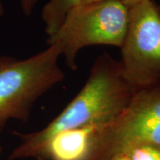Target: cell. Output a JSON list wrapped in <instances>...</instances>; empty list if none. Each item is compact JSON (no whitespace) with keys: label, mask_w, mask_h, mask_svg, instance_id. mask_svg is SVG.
Instances as JSON below:
<instances>
[{"label":"cell","mask_w":160,"mask_h":160,"mask_svg":"<svg viewBox=\"0 0 160 160\" xmlns=\"http://www.w3.org/2000/svg\"><path fill=\"white\" fill-rule=\"evenodd\" d=\"M134 91L124 76L120 61L108 53L99 55L85 85L57 117L39 131L16 133L20 142L8 160L37 159L44 145L59 132L107 125L128 105Z\"/></svg>","instance_id":"cell-1"},{"label":"cell","mask_w":160,"mask_h":160,"mask_svg":"<svg viewBox=\"0 0 160 160\" xmlns=\"http://www.w3.org/2000/svg\"><path fill=\"white\" fill-rule=\"evenodd\" d=\"M57 45L26 59L0 57V131L10 120L26 122L38 99L62 82Z\"/></svg>","instance_id":"cell-2"},{"label":"cell","mask_w":160,"mask_h":160,"mask_svg":"<svg viewBox=\"0 0 160 160\" xmlns=\"http://www.w3.org/2000/svg\"><path fill=\"white\" fill-rule=\"evenodd\" d=\"M129 22V8L119 0L80 4L71 9L57 32L48 37L57 45L65 64L75 71L77 57L84 48L111 45L121 48Z\"/></svg>","instance_id":"cell-3"},{"label":"cell","mask_w":160,"mask_h":160,"mask_svg":"<svg viewBox=\"0 0 160 160\" xmlns=\"http://www.w3.org/2000/svg\"><path fill=\"white\" fill-rule=\"evenodd\" d=\"M145 144L160 145V82L136 90L122 112L100 128L97 160H115Z\"/></svg>","instance_id":"cell-4"},{"label":"cell","mask_w":160,"mask_h":160,"mask_svg":"<svg viewBox=\"0 0 160 160\" xmlns=\"http://www.w3.org/2000/svg\"><path fill=\"white\" fill-rule=\"evenodd\" d=\"M120 61L134 91L160 82V12L152 0L129 8Z\"/></svg>","instance_id":"cell-5"},{"label":"cell","mask_w":160,"mask_h":160,"mask_svg":"<svg viewBox=\"0 0 160 160\" xmlns=\"http://www.w3.org/2000/svg\"><path fill=\"white\" fill-rule=\"evenodd\" d=\"M99 126H85L59 132L40 151L39 160H97Z\"/></svg>","instance_id":"cell-6"},{"label":"cell","mask_w":160,"mask_h":160,"mask_svg":"<svg viewBox=\"0 0 160 160\" xmlns=\"http://www.w3.org/2000/svg\"><path fill=\"white\" fill-rule=\"evenodd\" d=\"M80 4L81 0H48L41 13L48 37L54 34L68 13Z\"/></svg>","instance_id":"cell-7"},{"label":"cell","mask_w":160,"mask_h":160,"mask_svg":"<svg viewBox=\"0 0 160 160\" xmlns=\"http://www.w3.org/2000/svg\"><path fill=\"white\" fill-rule=\"evenodd\" d=\"M125 156L130 160H160V145H139L131 150Z\"/></svg>","instance_id":"cell-8"},{"label":"cell","mask_w":160,"mask_h":160,"mask_svg":"<svg viewBox=\"0 0 160 160\" xmlns=\"http://www.w3.org/2000/svg\"><path fill=\"white\" fill-rule=\"evenodd\" d=\"M42 0H19L22 11L26 17H30L35 7Z\"/></svg>","instance_id":"cell-9"},{"label":"cell","mask_w":160,"mask_h":160,"mask_svg":"<svg viewBox=\"0 0 160 160\" xmlns=\"http://www.w3.org/2000/svg\"><path fill=\"white\" fill-rule=\"evenodd\" d=\"M122 3L124 4L128 8L131 7V6L136 5V4L141 2L144 1V0H119Z\"/></svg>","instance_id":"cell-10"},{"label":"cell","mask_w":160,"mask_h":160,"mask_svg":"<svg viewBox=\"0 0 160 160\" xmlns=\"http://www.w3.org/2000/svg\"><path fill=\"white\" fill-rule=\"evenodd\" d=\"M99 1H102V0H81V4H88Z\"/></svg>","instance_id":"cell-11"},{"label":"cell","mask_w":160,"mask_h":160,"mask_svg":"<svg viewBox=\"0 0 160 160\" xmlns=\"http://www.w3.org/2000/svg\"><path fill=\"white\" fill-rule=\"evenodd\" d=\"M4 12H5V9H4L2 2V0H0V17H2L4 14Z\"/></svg>","instance_id":"cell-12"},{"label":"cell","mask_w":160,"mask_h":160,"mask_svg":"<svg viewBox=\"0 0 160 160\" xmlns=\"http://www.w3.org/2000/svg\"><path fill=\"white\" fill-rule=\"evenodd\" d=\"M115 160H130V159L127 157H126V156H122V157H120L119 158H117V159H116Z\"/></svg>","instance_id":"cell-13"},{"label":"cell","mask_w":160,"mask_h":160,"mask_svg":"<svg viewBox=\"0 0 160 160\" xmlns=\"http://www.w3.org/2000/svg\"><path fill=\"white\" fill-rule=\"evenodd\" d=\"M0 152H1V147H0Z\"/></svg>","instance_id":"cell-14"}]
</instances>
